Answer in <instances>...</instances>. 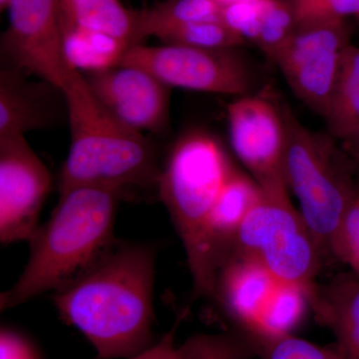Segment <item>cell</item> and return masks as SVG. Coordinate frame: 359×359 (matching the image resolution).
Instances as JSON below:
<instances>
[{"label": "cell", "mask_w": 359, "mask_h": 359, "mask_svg": "<svg viewBox=\"0 0 359 359\" xmlns=\"http://www.w3.org/2000/svg\"><path fill=\"white\" fill-rule=\"evenodd\" d=\"M280 107L287 129V187L299 201V211L323 257H332L337 229L359 186L355 170L330 135L316 133L289 107Z\"/></svg>", "instance_id": "cell-5"}, {"label": "cell", "mask_w": 359, "mask_h": 359, "mask_svg": "<svg viewBox=\"0 0 359 359\" xmlns=\"http://www.w3.org/2000/svg\"><path fill=\"white\" fill-rule=\"evenodd\" d=\"M129 359H180L178 346L175 342V330L143 353Z\"/></svg>", "instance_id": "cell-30"}, {"label": "cell", "mask_w": 359, "mask_h": 359, "mask_svg": "<svg viewBox=\"0 0 359 359\" xmlns=\"http://www.w3.org/2000/svg\"><path fill=\"white\" fill-rule=\"evenodd\" d=\"M0 39L1 66L35 75L62 90L77 76L66 56L59 0H11Z\"/></svg>", "instance_id": "cell-8"}, {"label": "cell", "mask_w": 359, "mask_h": 359, "mask_svg": "<svg viewBox=\"0 0 359 359\" xmlns=\"http://www.w3.org/2000/svg\"><path fill=\"white\" fill-rule=\"evenodd\" d=\"M61 29H78L112 37L130 49L143 43L141 11L121 0H59Z\"/></svg>", "instance_id": "cell-16"}, {"label": "cell", "mask_w": 359, "mask_h": 359, "mask_svg": "<svg viewBox=\"0 0 359 359\" xmlns=\"http://www.w3.org/2000/svg\"><path fill=\"white\" fill-rule=\"evenodd\" d=\"M297 23L346 20L359 14V0H292Z\"/></svg>", "instance_id": "cell-28"}, {"label": "cell", "mask_w": 359, "mask_h": 359, "mask_svg": "<svg viewBox=\"0 0 359 359\" xmlns=\"http://www.w3.org/2000/svg\"><path fill=\"white\" fill-rule=\"evenodd\" d=\"M180 359H252L254 339L233 334H199L178 346Z\"/></svg>", "instance_id": "cell-23"}, {"label": "cell", "mask_w": 359, "mask_h": 359, "mask_svg": "<svg viewBox=\"0 0 359 359\" xmlns=\"http://www.w3.org/2000/svg\"><path fill=\"white\" fill-rule=\"evenodd\" d=\"M325 121L330 136L344 142L359 127V81L340 78Z\"/></svg>", "instance_id": "cell-24"}, {"label": "cell", "mask_w": 359, "mask_h": 359, "mask_svg": "<svg viewBox=\"0 0 359 359\" xmlns=\"http://www.w3.org/2000/svg\"><path fill=\"white\" fill-rule=\"evenodd\" d=\"M264 0H243L223 7V22L243 39L255 43L259 35Z\"/></svg>", "instance_id": "cell-27"}, {"label": "cell", "mask_w": 359, "mask_h": 359, "mask_svg": "<svg viewBox=\"0 0 359 359\" xmlns=\"http://www.w3.org/2000/svg\"><path fill=\"white\" fill-rule=\"evenodd\" d=\"M263 359H344L335 347H323L295 335L255 339Z\"/></svg>", "instance_id": "cell-25"}, {"label": "cell", "mask_w": 359, "mask_h": 359, "mask_svg": "<svg viewBox=\"0 0 359 359\" xmlns=\"http://www.w3.org/2000/svg\"><path fill=\"white\" fill-rule=\"evenodd\" d=\"M263 196L254 179L233 168L212 210L210 233L219 269L230 254L238 229Z\"/></svg>", "instance_id": "cell-17"}, {"label": "cell", "mask_w": 359, "mask_h": 359, "mask_svg": "<svg viewBox=\"0 0 359 359\" xmlns=\"http://www.w3.org/2000/svg\"><path fill=\"white\" fill-rule=\"evenodd\" d=\"M22 71L0 69V137L25 136L68 121L65 91L50 82L27 79Z\"/></svg>", "instance_id": "cell-13"}, {"label": "cell", "mask_w": 359, "mask_h": 359, "mask_svg": "<svg viewBox=\"0 0 359 359\" xmlns=\"http://www.w3.org/2000/svg\"><path fill=\"white\" fill-rule=\"evenodd\" d=\"M222 6H230V4H236V2L243 1V0H216Z\"/></svg>", "instance_id": "cell-33"}, {"label": "cell", "mask_w": 359, "mask_h": 359, "mask_svg": "<svg viewBox=\"0 0 359 359\" xmlns=\"http://www.w3.org/2000/svg\"><path fill=\"white\" fill-rule=\"evenodd\" d=\"M297 27L292 0H264L259 35L255 44L275 62Z\"/></svg>", "instance_id": "cell-22"}, {"label": "cell", "mask_w": 359, "mask_h": 359, "mask_svg": "<svg viewBox=\"0 0 359 359\" xmlns=\"http://www.w3.org/2000/svg\"><path fill=\"white\" fill-rule=\"evenodd\" d=\"M69 153L59 176V195L76 188L112 191L124 198L156 192L161 174L155 146L97 101L81 73L65 89Z\"/></svg>", "instance_id": "cell-2"}, {"label": "cell", "mask_w": 359, "mask_h": 359, "mask_svg": "<svg viewBox=\"0 0 359 359\" xmlns=\"http://www.w3.org/2000/svg\"><path fill=\"white\" fill-rule=\"evenodd\" d=\"M120 65L148 71L171 88L244 96L252 83L250 71L233 49L140 44L127 52Z\"/></svg>", "instance_id": "cell-9"}, {"label": "cell", "mask_w": 359, "mask_h": 359, "mask_svg": "<svg viewBox=\"0 0 359 359\" xmlns=\"http://www.w3.org/2000/svg\"><path fill=\"white\" fill-rule=\"evenodd\" d=\"M9 1H11V0H0V9H1V11H6V9H7Z\"/></svg>", "instance_id": "cell-34"}, {"label": "cell", "mask_w": 359, "mask_h": 359, "mask_svg": "<svg viewBox=\"0 0 359 359\" xmlns=\"http://www.w3.org/2000/svg\"><path fill=\"white\" fill-rule=\"evenodd\" d=\"M342 150L353 163L354 170L359 178V127L346 140L341 142Z\"/></svg>", "instance_id": "cell-32"}, {"label": "cell", "mask_w": 359, "mask_h": 359, "mask_svg": "<svg viewBox=\"0 0 359 359\" xmlns=\"http://www.w3.org/2000/svg\"><path fill=\"white\" fill-rule=\"evenodd\" d=\"M230 255L255 259L278 282L308 290L309 299L325 259L289 192L264 191L238 229Z\"/></svg>", "instance_id": "cell-6"}, {"label": "cell", "mask_w": 359, "mask_h": 359, "mask_svg": "<svg viewBox=\"0 0 359 359\" xmlns=\"http://www.w3.org/2000/svg\"><path fill=\"white\" fill-rule=\"evenodd\" d=\"M228 123L233 151L262 190L289 192L282 107L264 97L247 94L228 106Z\"/></svg>", "instance_id": "cell-10"}, {"label": "cell", "mask_w": 359, "mask_h": 359, "mask_svg": "<svg viewBox=\"0 0 359 359\" xmlns=\"http://www.w3.org/2000/svg\"><path fill=\"white\" fill-rule=\"evenodd\" d=\"M223 7L216 0H163L141 9V39L144 41L168 26L184 23L223 22Z\"/></svg>", "instance_id": "cell-19"}, {"label": "cell", "mask_w": 359, "mask_h": 359, "mask_svg": "<svg viewBox=\"0 0 359 359\" xmlns=\"http://www.w3.org/2000/svg\"><path fill=\"white\" fill-rule=\"evenodd\" d=\"M118 194L76 188L59 195L50 218L30 238V256L18 282L0 297L1 311L55 292L89 268L115 242Z\"/></svg>", "instance_id": "cell-3"}, {"label": "cell", "mask_w": 359, "mask_h": 359, "mask_svg": "<svg viewBox=\"0 0 359 359\" xmlns=\"http://www.w3.org/2000/svg\"><path fill=\"white\" fill-rule=\"evenodd\" d=\"M163 44L203 49H233L245 40L222 21L168 26L154 35Z\"/></svg>", "instance_id": "cell-21"}, {"label": "cell", "mask_w": 359, "mask_h": 359, "mask_svg": "<svg viewBox=\"0 0 359 359\" xmlns=\"http://www.w3.org/2000/svg\"><path fill=\"white\" fill-rule=\"evenodd\" d=\"M66 56L80 73L107 69L121 65L130 48L119 40L78 29L62 30Z\"/></svg>", "instance_id": "cell-18"}, {"label": "cell", "mask_w": 359, "mask_h": 359, "mask_svg": "<svg viewBox=\"0 0 359 359\" xmlns=\"http://www.w3.org/2000/svg\"><path fill=\"white\" fill-rule=\"evenodd\" d=\"M92 95L136 131L162 133L169 126L171 87L136 66L81 73Z\"/></svg>", "instance_id": "cell-12"}, {"label": "cell", "mask_w": 359, "mask_h": 359, "mask_svg": "<svg viewBox=\"0 0 359 359\" xmlns=\"http://www.w3.org/2000/svg\"><path fill=\"white\" fill-rule=\"evenodd\" d=\"M50 172L25 136L0 137V241H28L50 193Z\"/></svg>", "instance_id": "cell-11"}, {"label": "cell", "mask_w": 359, "mask_h": 359, "mask_svg": "<svg viewBox=\"0 0 359 359\" xmlns=\"http://www.w3.org/2000/svg\"><path fill=\"white\" fill-rule=\"evenodd\" d=\"M332 257L359 276V186L337 229Z\"/></svg>", "instance_id": "cell-26"}, {"label": "cell", "mask_w": 359, "mask_h": 359, "mask_svg": "<svg viewBox=\"0 0 359 359\" xmlns=\"http://www.w3.org/2000/svg\"><path fill=\"white\" fill-rule=\"evenodd\" d=\"M155 248L115 241L89 268L53 292L61 318L101 359H129L153 346Z\"/></svg>", "instance_id": "cell-1"}, {"label": "cell", "mask_w": 359, "mask_h": 359, "mask_svg": "<svg viewBox=\"0 0 359 359\" xmlns=\"http://www.w3.org/2000/svg\"><path fill=\"white\" fill-rule=\"evenodd\" d=\"M0 359H42L36 346L13 328L0 330Z\"/></svg>", "instance_id": "cell-29"}, {"label": "cell", "mask_w": 359, "mask_h": 359, "mask_svg": "<svg viewBox=\"0 0 359 359\" xmlns=\"http://www.w3.org/2000/svg\"><path fill=\"white\" fill-rule=\"evenodd\" d=\"M349 39L344 20L297 23L275 60L295 96L323 119L339 84Z\"/></svg>", "instance_id": "cell-7"}, {"label": "cell", "mask_w": 359, "mask_h": 359, "mask_svg": "<svg viewBox=\"0 0 359 359\" xmlns=\"http://www.w3.org/2000/svg\"><path fill=\"white\" fill-rule=\"evenodd\" d=\"M318 320L334 334L344 359H359V276L347 271L316 285L311 299Z\"/></svg>", "instance_id": "cell-15"}, {"label": "cell", "mask_w": 359, "mask_h": 359, "mask_svg": "<svg viewBox=\"0 0 359 359\" xmlns=\"http://www.w3.org/2000/svg\"><path fill=\"white\" fill-rule=\"evenodd\" d=\"M278 283L275 276L255 259L230 255L219 269L214 295L252 335Z\"/></svg>", "instance_id": "cell-14"}, {"label": "cell", "mask_w": 359, "mask_h": 359, "mask_svg": "<svg viewBox=\"0 0 359 359\" xmlns=\"http://www.w3.org/2000/svg\"><path fill=\"white\" fill-rule=\"evenodd\" d=\"M358 20H359V14H358Z\"/></svg>", "instance_id": "cell-35"}, {"label": "cell", "mask_w": 359, "mask_h": 359, "mask_svg": "<svg viewBox=\"0 0 359 359\" xmlns=\"http://www.w3.org/2000/svg\"><path fill=\"white\" fill-rule=\"evenodd\" d=\"M311 306L308 290L299 285L280 283L264 308L252 339L290 334Z\"/></svg>", "instance_id": "cell-20"}, {"label": "cell", "mask_w": 359, "mask_h": 359, "mask_svg": "<svg viewBox=\"0 0 359 359\" xmlns=\"http://www.w3.org/2000/svg\"><path fill=\"white\" fill-rule=\"evenodd\" d=\"M340 78L359 81V48L349 45L342 59Z\"/></svg>", "instance_id": "cell-31"}, {"label": "cell", "mask_w": 359, "mask_h": 359, "mask_svg": "<svg viewBox=\"0 0 359 359\" xmlns=\"http://www.w3.org/2000/svg\"><path fill=\"white\" fill-rule=\"evenodd\" d=\"M233 167L219 142L193 131L181 137L161 168L158 196L184 249L197 295H214L219 262L210 233L214 205Z\"/></svg>", "instance_id": "cell-4"}]
</instances>
